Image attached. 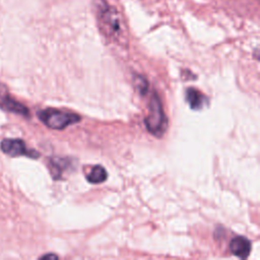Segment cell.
<instances>
[{
	"mask_svg": "<svg viewBox=\"0 0 260 260\" xmlns=\"http://www.w3.org/2000/svg\"><path fill=\"white\" fill-rule=\"evenodd\" d=\"M0 108H2L5 111L13 112L22 116L27 117L29 115V111L26 107H24L22 104L18 103L17 101L10 98L8 94L7 88L5 85L0 83Z\"/></svg>",
	"mask_w": 260,
	"mask_h": 260,
	"instance_id": "5b68a950",
	"label": "cell"
},
{
	"mask_svg": "<svg viewBox=\"0 0 260 260\" xmlns=\"http://www.w3.org/2000/svg\"><path fill=\"white\" fill-rule=\"evenodd\" d=\"M88 182L92 184H100L107 179V172L102 166H94L90 169L89 173L86 175Z\"/></svg>",
	"mask_w": 260,
	"mask_h": 260,
	"instance_id": "ba28073f",
	"label": "cell"
},
{
	"mask_svg": "<svg viewBox=\"0 0 260 260\" xmlns=\"http://www.w3.org/2000/svg\"><path fill=\"white\" fill-rule=\"evenodd\" d=\"M147 130L156 137H161L167 129L168 120L159 96L153 92L149 102L148 114L144 120Z\"/></svg>",
	"mask_w": 260,
	"mask_h": 260,
	"instance_id": "7a4b0ae2",
	"label": "cell"
},
{
	"mask_svg": "<svg viewBox=\"0 0 260 260\" xmlns=\"http://www.w3.org/2000/svg\"><path fill=\"white\" fill-rule=\"evenodd\" d=\"M230 249L234 255L244 259L250 254L251 243L244 237H236L231 241Z\"/></svg>",
	"mask_w": 260,
	"mask_h": 260,
	"instance_id": "8992f818",
	"label": "cell"
},
{
	"mask_svg": "<svg viewBox=\"0 0 260 260\" xmlns=\"http://www.w3.org/2000/svg\"><path fill=\"white\" fill-rule=\"evenodd\" d=\"M42 258L43 259H51V258H53V259H57L58 257L56 256V255H54V254H48V255H44V256H42Z\"/></svg>",
	"mask_w": 260,
	"mask_h": 260,
	"instance_id": "8fae6325",
	"label": "cell"
},
{
	"mask_svg": "<svg viewBox=\"0 0 260 260\" xmlns=\"http://www.w3.org/2000/svg\"><path fill=\"white\" fill-rule=\"evenodd\" d=\"M134 83H135V85H136L137 90H138L141 94H143V93L146 92V90H147V81H146L143 77H141V76H136L135 79H134Z\"/></svg>",
	"mask_w": 260,
	"mask_h": 260,
	"instance_id": "30bf717a",
	"label": "cell"
},
{
	"mask_svg": "<svg viewBox=\"0 0 260 260\" xmlns=\"http://www.w3.org/2000/svg\"><path fill=\"white\" fill-rule=\"evenodd\" d=\"M1 150L10 156L26 155L32 158L39 157V152L27 149L25 143L21 139H4L0 144Z\"/></svg>",
	"mask_w": 260,
	"mask_h": 260,
	"instance_id": "277c9868",
	"label": "cell"
},
{
	"mask_svg": "<svg viewBox=\"0 0 260 260\" xmlns=\"http://www.w3.org/2000/svg\"><path fill=\"white\" fill-rule=\"evenodd\" d=\"M64 162H65L64 159L57 158V157L51 159V161H50V170H51L52 176L55 179H58L61 176V173H62V171L65 168Z\"/></svg>",
	"mask_w": 260,
	"mask_h": 260,
	"instance_id": "9c48e42d",
	"label": "cell"
},
{
	"mask_svg": "<svg viewBox=\"0 0 260 260\" xmlns=\"http://www.w3.org/2000/svg\"><path fill=\"white\" fill-rule=\"evenodd\" d=\"M186 101L193 110H200L208 105L207 98L195 88H188L186 90Z\"/></svg>",
	"mask_w": 260,
	"mask_h": 260,
	"instance_id": "52a82bcc",
	"label": "cell"
},
{
	"mask_svg": "<svg viewBox=\"0 0 260 260\" xmlns=\"http://www.w3.org/2000/svg\"><path fill=\"white\" fill-rule=\"evenodd\" d=\"M96 16L102 32L111 40L121 41L124 35L122 18L116 8L102 1L98 4Z\"/></svg>",
	"mask_w": 260,
	"mask_h": 260,
	"instance_id": "6da1fadb",
	"label": "cell"
},
{
	"mask_svg": "<svg viewBox=\"0 0 260 260\" xmlns=\"http://www.w3.org/2000/svg\"><path fill=\"white\" fill-rule=\"evenodd\" d=\"M38 116L46 126L55 130H63L66 127L80 121V117L78 115L56 109H46L40 111Z\"/></svg>",
	"mask_w": 260,
	"mask_h": 260,
	"instance_id": "3957f363",
	"label": "cell"
}]
</instances>
